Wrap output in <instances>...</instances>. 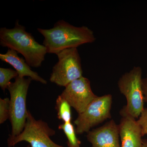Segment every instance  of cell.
I'll return each instance as SVG.
<instances>
[{
  "mask_svg": "<svg viewBox=\"0 0 147 147\" xmlns=\"http://www.w3.org/2000/svg\"><path fill=\"white\" fill-rule=\"evenodd\" d=\"M0 45L21 54L27 63L35 68L41 66L47 53L46 47L37 42L18 21H16L12 28H1Z\"/></svg>",
  "mask_w": 147,
  "mask_h": 147,
  "instance_id": "cell-2",
  "label": "cell"
},
{
  "mask_svg": "<svg viewBox=\"0 0 147 147\" xmlns=\"http://www.w3.org/2000/svg\"><path fill=\"white\" fill-rule=\"evenodd\" d=\"M26 147H31L30 145V144L28 145V146H27Z\"/></svg>",
  "mask_w": 147,
  "mask_h": 147,
  "instance_id": "cell-19",
  "label": "cell"
},
{
  "mask_svg": "<svg viewBox=\"0 0 147 147\" xmlns=\"http://www.w3.org/2000/svg\"><path fill=\"white\" fill-rule=\"evenodd\" d=\"M60 95L78 115L83 113L97 96L92 91L90 80L84 76L69 83Z\"/></svg>",
  "mask_w": 147,
  "mask_h": 147,
  "instance_id": "cell-8",
  "label": "cell"
},
{
  "mask_svg": "<svg viewBox=\"0 0 147 147\" xmlns=\"http://www.w3.org/2000/svg\"><path fill=\"white\" fill-rule=\"evenodd\" d=\"M0 59L12 66L18 73V77L24 78L28 76L33 81L43 84H47L46 80L40 77L36 72L31 69L30 66L27 63L26 60L19 57L15 50L8 49L5 54H0Z\"/></svg>",
  "mask_w": 147,
  "mask_h": 147,
  "instance_id": "cell-11",
  "label": "cell"
},
{
  "mask_svg": "<svg viewBox=\"0 0 147 147\" xmlns=\"http://www.w3.org/2000/svg\"><path fill=\"white\" fill-rule=\"evenodd\" d=\"M18 76L17 71L11 68H0V87L5 91L10 83L11 79Z\"/></svg>",
  "mask_w": 147,
  "mask_h": 147,
  "instance_id": "cell-14",
  "label": "cell"
},
{
  "mask_svg": "<svg viewBox=\"0 0 147 147\" xmlns=\"http://www.w3.org/2000/svg\"><path fill=\"white\" fill-rule=\"evenodd\" d=\"M10 114V99L8 98H0V123H4L9 119Z\"/></svg>",
  "mask_w": 147,
  "mask_h": 147,
  "instance_id": "cell-15",
  "label": "cell"
},
{
  "mask_svg": "<svg viewBox=\"0 0 147 147\" xmlns=\"http://www.w3.org/2000/svg\"><path fill=\"white\" fill-rule=\"evenodd\" d=\"M30 78L17 76L15 82L7 87L10 95L9 119L11 125L10 137H15L24 130L28 117L26 101L28 90L32 81Z\"/></svg>",
  "mask_w": 147,
  "mask_h": 147,
  "instance_id": "cell-4",
  "label": "cell"
},
{
  "mask_svg": "<svg viewBox=\"0 0 147 147\" xmlns=\"http://www.w3.org/2000/svg\"><path fill=\"white\" fill-rule=\"evenodd\" d=\"M137 121L141 127L142 137H144L147 134V108L144 109Z\"/></svg>",
  "mask_w": 147,
  "mask_h": 147,
  "instance_id": "cell-16",
  "label": "cell"
},
{
  "mask_svg": "<svg viewBox=\"0 0 147 147\" xmlns=\"http://www.w3.org/2000/svg\"><path fill=\"white\" fill-rule=\"evenodd\" d=\"M142 147H147V140L143 141Z\"/></svg>",
  "mask_w": 147,
  "mask_h": 147,
  "instance_id": "cell-18",
  "label": "cell"
},
{
  "mask_svg": "<svg viewBox=\"0 0 147 147\" xmlns=\"http://www.w3.org/2000/svg\"><path fill=\"white\" fill-rule=\"evenodd\" d=\"M119 125L121 147H142V130L136 119L120 111Z\"/></svg>",
  "mask_w": 147,
  "mask_h": 147,
  "instance_id": "cell-10",
  "label": "cell"
},
{
  "mask_svg": "<svg viewBox=\"0 0 147 147\" xmlns=\"http://www.w3.org/2000/svg\"><path fill=\"white\" fill-rule=\"evenodd\" d=\"M59 129L63 131L67 138V147H81L82 142L76 137V130L71 122L60 125Z\"/></svg>",
  "mask_w": 147,
  "mask_h": 147,
  "instance_id": "cell-13",
  "label": "cell"
},
{
  "mask_svg": "<svg viewBox=\"0 0 147 147\" xmlns=\"http://www.w3.org/2000/svg\"><path fill=\"white\" fill-rule=\"evenodd\" d=\"M142 90L144 102L147 103V72L146 77L142 79Z\"/></svg>",
  "mask_w": 147,
  "mask_h": 147,
  "instance_id": "cell-17",
  "label": "cell"
},
{
  "mask_svg": "<svg viewBox=\"0 0 147 147\" xmlns=\"http://www.w3.org/2000/svg\"><path fill=\"white\" fill-rule=\"evenodd\" d=\"M57 56L58 61L53 67L50 82L65 88L71 82L83 76L81 59L77 48L65 49Z\"/></svg>",
  "mask_w": 147,
  "mask_h": 147,
  "instance_id": "cell-6",
  "label": "cell"
},
{
  "mask_svg": "<svg viewBox=\"0 0 147 147\" xmlns=\"http://www.w3.org/2000/svg\"><path fill=\"white\" fill-rule=\"evenodd\" d=\"M55 131L47 123L41 120H37L30 111L24 130L15 137L9 136L7 140L8 147L14 146L21 142H28L31 147H64L56 144L50 137Z\"/></svg>",
  "mask_w": 147,
  "mask_h": 147,
  "instance_id": "cell-5",
  "label": "cell"
},
{
  "mask_svg": "<svg viewBox=\"0 0 147 147\" xmlns=\"http://www.w3.org/2000/svg\"><path fill=\"white\" fill-rule=\"evenodd\" d=\"M142 69L135 66L124 74L118 82L119 91L127 100V104L121 110L134 119L139 118L144 109L142 90Z\"/></svg>",
  "mask_w": 147,
  "mask_h": 147,
  "instance_id": "cell-3",
  "label": "cell"
},
{
  "mask_svg": "<svg viewBox=\"0 0 147 147\" xmlns=\"http://www.w3.org/2000/svg\"><path fill=\"white\" fill-rule=\"evenodd\" d=\"M119 137V125L114 120L90 130L87 135L91 147H121Z\"/></svg>",
  "mask_w": 147,
  "mask_h": 147,
  "instance_id": "cell-9",
  "label": "cell"
},
{
  "mask_svg": "<svg viewBox=\"0 0 147 147\" xmlns=\"http://www.w3.org/2000/svg\"><path fill=\"white\" fill-rule=\"evenodd\" d=\"M71 107L64 98L61 95L59 96L56 100V106L58 119L62 121L63 123L71 122Z\"/></svg>",
  "mask_w": 147,
  "mask_h": 147,
  "instance_id": "cell-12",
  "label": "cell"
},
{
  "mask_svg": "<svg viewBox=\"0 0 147 147\" xmlns=\"http://www.w3.org/2000/svg\"><path fill=\"white\" fill-rule=\"evenodd\" d=\"M112 102L111 94L96 96L74 121L76 134L88 133L94 127L111 119Z\"/></svg>",
  "mask_w": 147,
  "mask_h": 147,
  "instance_id": "cell-7",
  "label": "cell"
},
{
  "mask_svg": "<svg viewBox=\"0 0 147 147\" xmlns=\"http://www.w3.org/2000/svg\"><path fill=\"white\" fill-rule=\"evenodd\" d=\"M37 30L44 37L42 45L49 54L57 55L65 49L77 48L96 40L93 31L88 27L74 26L64 20L56 22L52 28H38Z\"/></svg>",
  "mask_w": 147,
  "mask_h": 147,
  "instance_id": "cell-1",
  "label": "cell"
}]
</instances>
